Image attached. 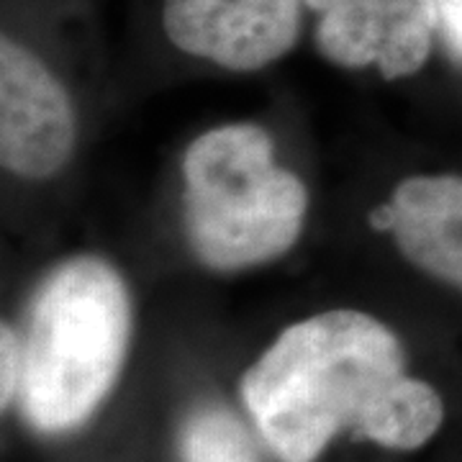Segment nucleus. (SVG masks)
I'll use <instances>...</instances> for the list:
<instances>
[{
	"label": "nucleus",
	"instance_id": "1",
	"mask_svg": "<svg viewBox=\"0 0 462 462\" xmlns=\"http://www.w3.org/2000/svg\"><path fill=\"white\" fill-rule=\"evenodd\" d=\"M242 398L282 462H314L342 430L388 449H416L445 421L442 396L406 375L396 334L352 309L281 331L245 373Z\"/></svg>",
	"mask_w": 462,
	"mask_h": 462
},
{
	"label": "nucleus",
	"instance_id": "2",
	"mask_svg": "<svg viewBox=\"0 0 462 462\" xmlns=\"http://www.w3.org/2000/svg\"><path fill=\"white\" fill-rule=\"evenodd\" d=\"M132 339V298L114 264L78 254L39 282L26 319L21 406L39 431L80 427L108 396Z\"/></svg>",
	"mask_w": 462,
	"mask_h": 462
},
{
	"label": "nucleus",
	"instance_id": "3",
	"mask_svg": "<svg viewBox=\"0 0 462 462\" xmlns=\"http://www.w3.org/2000/svg\"><path fill=\"white\" fill-rule=\"evenodd\" d=\"M182 224L200 264L236 273L282 257L303 231L309 190L275 165L273 136L257 124L208 129L182 157Z\"/></svg>",
	"mask_w": 462,
	"mask_h": 462
},
{
	"label": "nucleus",
	"instance_id": "4",
	"mask_svg": "<svg viewBox=\"0 0 462 462\" xmlns=\"http://www.w3.org/2000/svg\"><path fill=\"white\" fill-rule=\"evenodd\" d=\"M78 139L65 85L16 39L0 42V162L26 180H47L69 162Z\"/></svg>",
	"mask_w": 462,
	"mask_h": 462
},
{
	"label": "nucleus",
	"instance_id": "5",
	"mask_svg": "<svg viewBox=\"0 0 462 462\" xmlns=\"http://www.w3.org/2000/svg\"><path fill=\"white\" fill-rule=\"evenodd\" d=\"M316 50L345 69L378 67L385 80L411 78L439 36L437 0H306Z\"/></svg>",
	"mask_w": 462,
	"mask_h": 462
},
{
	"label": "nucleus",
	"instance_id": "6",
	"mask_svg": "<svg viewBox=\"0 0 462 462\" xmlns=\"http://www.w3.org/2000/svg\"><path fill=\"white\" fill-rule=\"evenodd\" d=\"M306 0H165L162 29L175 50L254 72L296 47Z\"/></svg>",
	"mask_w": 462,
	"mask_h": 462
},
{
	"label": "nucleus",
	"instance_id": "7",
	"mask_svg": "<svg viewBox=\"0 0 462 462\" xmlns=\"http://www.w3.org/2000/svg\"><path fill=\"white\" fill-rule=\"evenodd\" d=\"M401 254L437 281L462 291V178L413 175L398 185L385 208L373 214Z\"/></svg>",
	"mask_w": 462,
	"mask_h": 462
},
{
	"label": "nucleus",
	"instance_id": "8",
	"mask_svg": "<svg viewBox=\"0 0 462 462\" xmlns=\"http://www.w3.org/2000/svg\"><path fill=\"white\" fill-rule=\"evenodd\" d=\"M185 462H257L245 427L226 409H200L182 427Z\"/></svg>",
	"mask_w": 462,
	"mask_h": 462
},
{
	"label": "nucleus",
	"instance_id": "9",
	"mask_svg": "<svg viewBox=\"0 0 462 462\" xmlns=\"http://www.w3.org/2000/svg\"><path fill=\"white\" fill-rule=\"evenodd\" d=\"M0 365H3V378H0V403L8 409L16 391L21 388V373H23V349L18 345L16 331L11 327H3L0 331Z\"/></svg>",
	"mask_w": 462,
	"mask_h": 462
},
{
	"label": "nucleus",
	"instance_id": "10",
	"mask_svg": "<svg viewBox=\"0 0 462 462\" xmlns=\"http://www.w3.org/2000/svg\"><path fill=\"white\" fill-rule=\"evenodd\" d=\"M439 11V39L447 51L462 65V0H437Z\"/></svg>",
	"mask_w": 462,
	"mask_h": 462
}]
</instances>
